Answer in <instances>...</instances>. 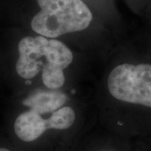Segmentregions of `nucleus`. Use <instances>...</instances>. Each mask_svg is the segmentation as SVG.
<instances>
[{"instance_id":"1","label":"nucleus","mask_w":151,"mask_h":151,"mask_svg":"<svg viewBox=\"0 0 151 151\" xmlns=\"http://www.w3.org/2000/svg\"><path fill=\"white\" fill-rule=\"evenodd\" d=\"M97 125L113 134L151 143V50L122 39L93 83Z\"/></svg>"},{"instance_id":"2","label":"nucleus","mask_w":151,"mask_h":151,"mask_svg":"<svg viewBox=\"0 0 151 151\" xmlns=\"http://www.w3.org/2000/svg\"><path fill=\"white\" fill-rule=\"evenodd\" d=\"M93 83L22 92L13 131L34 151H68L97 124Z\"/></svg>"},{"instance_id":"3","label":"nucleus","mask_w":151,"mask_h":151,"mask_svg":"<svg viewBox=\"0 0 151 151\" xmlns=\"http://www.w3.org/2000/svg\"><path fill=\"white\" fill-rule=\"evenodd\" d=\"M101 67L92 56L56 39L29 33L16 44L14 69L22 92L90 84L96 80Z\"/></svg>"},{"instance_id":"4","label":"nucleus","mask_w":151,"mask_h":151,"mask_svg":"<svg viewBox=\"0 0 151 151\" xmlns=\"http://www.w3.org/2000/svg\"><path fill=\"white\" fill-rule=\"evenodd\" d=\"M68 151H151V146L113 134L97 124Z\"/></svg>"},{"instance_id":"5","label":"nucleus","mask_w":151,"mask_h":151,"mask_svg":"<svg viewBox=\"0 0 151 151\" xmlns=\"http://www.w3.org/2000/svg\"><path fill=\"white\" fill-rule=\"evenodd\" d=\"M139 40H140L142 43L145 44L148 48H150L151 50V34L149 35H147V36H145V37H143L142 39H139Z\"/></svg>"},{"instance_id":"6","label":"nucleus","mask_w":151,"mask_h":151,"mask_svg":"<svg viewBox=\"0 0 151 151\" xmlns=\"http://www.w3.org/2000/svg\"><path fill=\"white\" fill-rule=\"evenodd\" d=\"M0 151H12L8 148H4V147H0Z\"/></svg>"},{"instance_id":"7","label":"nucleus","mask_w":151,"mask_h":151,"mask_svg":"<svg viewBox=\"0 0 151 151\" xmlns=\"http://www.w3.org/2000/svg\"><path fill=\"white\" fill-rule=\"evenodd\" d=\"M150 146H151V144H150Z\"/></svg>"},{"instance_id":"8","label":"nucleus","mask_w":151,"mask_h":151,"mask_svg":"<svg viewBox=\"0 0 151 151\" xmlns=\"http://www.w3.org/2000/svg\"><path fill=\"white\" fill-rule=\"evenodd\" d=\"M82 1H83V0H82Z\"/></svg>"}]
</instances>
